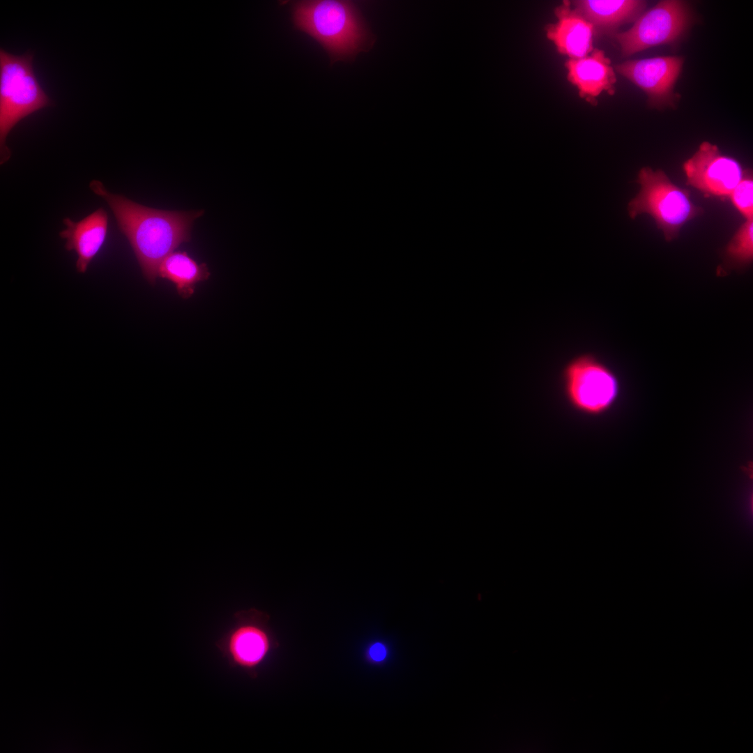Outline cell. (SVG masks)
Listing matches in <instances>:
<instances>
[{
	"instance_id": "cell-8",
	"label": "cell",
	"mask_w": 753,
	"mask_h": 753,
	"mask_svg": "<svg viewBox=\"0 0 753 753\" xmlns=\"http://www.w3.org/2000/svg\"><path fill=\"white\" fill-rule=\"evenodd\" d=\"M686 184L705 197H728L745 170L736 159L723 155L716 145L703 142L683 165Z\"/></svg>"
},
{
	"instance_id": "cell-10",
	"label": "cell",
	"mask_w": 753,
	"mask_h": 753,
	"mask_svg": "<svg viewBox=\"0 0 753 753\" xmlns=\"http://www.w3.org/2000/svg\"><path fill=\"white\" fill-rule=\"evenodd\" d=\"M557 22L545 27L547 37L557 51L570 59H578L593 50L594 26L574 8L571 1H563L554 10Z\"/></svg>"
},
{
	"instance_id": "cell-2",
	"label": "cell",
	"mask_w": 753,
	"mask_h": 753,
	"mask_svg": "<svg viewBox=\"0 0 753 753\" xmlns=\"http://www.w3.org/2000/svg\"><path fill=\"white\" fill-rule=\"evenodd\" d=\"M292 10L295 27L319 42L328 53L331 63L353 59L372 46V36L351 1H296Z\"/></svg>"
},
{
	"instance_id": "cell-3",
	"label": "cell",
	"mask_w": 753,
	"mask_h": 753,
	"mask_svg": "<svg viewBox=\"0 0 753 753\" xmlns=\"http://www.w3.org/2000/svg\"><path fill=\"white\" fill-rule=\"evenodd\" d=\"M33 54L15 55L0 50V149L1 164L10 157L6 139L24 118L52 105L40 86L33 68Z\"/></svg>"
},
{
	"instance_id": "cell-15",
	"label": "cell",
	"mask_w": 753,
	"mask_h": 753,
	"mask_svg": "<svg viewBox=\"0 0 753 753\" xmlns=\"http://www.w3.org/2000/svg\"><path fill=\"white\" fill-rule=\"evenodd\" d=\"M727 259L733 266L746 267L753 260V219L738 228L725 248Z\"/></svg>"
},
{
	"instance_id": "cell-5",
	"label": "cell",
	"mask_w": 753,
	"mask_h": 753,
	"mask_svg": "<svg viewBox=\"0 0 753 753\" xmlns=\"http://www.w3.org/2000/svg\"><path fill=\"white\" fill-rule=\"evenodd\" d=\"M561 383L570 406L588 417H600L610 411L621 393L614 372L590 353L577 355L565 363Z\"/></svg>"
},
{
	"instance_id": "cell-13",
	"label": "cell",
	"mask_w": 753,
	"mask_h": 753,
	"mask_svg": "<svg viewBox=\"0 0 753 753\" xmlns=\"http://www.w3.org/2000/svg\"><path fill=\"white\" fill-rule=\"evenodd\" d=\"M571 4L595 29L611 30L635 19L646 3L635 0H579Z\"/></svg>"
},
{
	"instance_id": "cell-6",
	"label": "cell",
	"mask_w": 753,
	"mask_h": 753,
	"mask_svg": "<svg viewBox=\"0 0 753 753\" xmlns=\"http://www.w3.org/2000/svg\"><path fill=\"white\" fill-rule=\"evenodd\" d=\"M268 621L266 613L254 608L235 614L232 626L217 642L232 666L254 671L265 661L276 645Z\"/></svg>"
},
{
	"instance_id": "cell-17",
	"label": "cell",
	"mask_w": 753,
	"mask_h": 753,
	"mask_svg": "<svg viewBox=\"0 0 753 753\" xmlns=\"http://www.w3.org/2000/svg\"><path fill=\"white\" fill-rule=\"evenodd\" d=\"M369 655L376 662L382 661L386 655V649L382 644L376 643L370 648Z\"/></svg>"
},
{
	"instance_id": "cell-1",
	"label": "cell",
	"mask_w": 753,
	"mask_h": 753,
	"mask_svg": "<svg viewBox=\"0 0 753 753\" xmlns=\"http://www.w3.org/2000/svg\"><path fill=\"white\" fill-rule=\"evenodd\" d=\"M89 187L112 211L118 226L128 238L143 275L154 284L162 261L190 239L194 221L204 211H167L149 208L109 192L98 180Z\"/></svg>"
},
{
	"instance_id": "cell-11",
	"label": "cell",
	"mask_w": 753,
	"mask_h": 753,
	"mask_svg": "<svg viewBox=\"0 0 753 753\" xmlns=\"http://www.w3.org/2000/svg\"><path fill=\"white\" fill-rule=\"evenodd\" d=\"M66 228L59 236L66 239V249L77 255V271L84 273L106 240L108 216L102 208L96 210L82 220L75 222L69 218L63 221Z\"/></svg>"
},
{
	"instance_id": "cell-9",
	"label": "cell",
	"mask_w": 753,
	"mask_h": 753,
	"mask_svg": "<svg viewBox=\"0 0 753 753\" xmlns=\"http://www.w3.org/2000/svg\"><path fill=\"white\" fill-rule=\"evenodd\" d=\"M682 65L681 58L659 56L627 61L616 66V70L644 90L651 105H661L671 100Z\"/></svg>"
},
{
	"instance_id": "cell-16",
	"label": "cell",
	"mask_w": 753,
	"mask_h": 753,
	"mask_svg": "<svg viewBox=\"0 0 753 753\" xmlns=\"http://www.w3.org/2000/svg\"><path fill=\"white\" fill-rule=\"evenodd\" d=\"M733 205L746 219H753V177L750 169L744 174L729 196Z\"/></svg>"
},
{
	"instance_id": "cell-14",
	"label": "cell",
	"mask_w": 753,
	"mask_h": 753,
	"mask_svg": "<svg viewBox=\"0 0 753 753\" xmlns=\"http://www.w3.org/2000/svg\"><path fill=\"white\" fill-rule=\"evenodd\" d=\"M158 276L172 282L178 294L188 298L197 283L207 280L210 273L206 264H199L185 252L174 251L160 263Z\"/></svg>"
},
{
	"instance_id": "cell-7",
	"label": "cell",
	"mask_w": 753,
	"mask_h": 753,
	"mask_svg": "<svg viewBox=\"0 0 753 753\" xmlns=\"http://www.w3.org/2000/svg\"><path fill=\"white\" fill-rule=\"evenodd\" d=\"M688 22L679 1H662L641 15L628 31L615 35L622 54L628 56L653 46L675 41Z\"/></svg>"
},
{
	"instance_id": "cell-4",
	"label": "cell",
	"mask_w": 753,
	"mask_h": 753,
	"mask_svg": "<svg viewBox=\"0 0 753 753\" xmlns=\"http://www.w3.org/2000/svg\"><path fill=\"white\" fill-rule=\"evenodd\" d=\"M637 182L641 188L628 204L630 217L649 214L667 241L677 238L686 222L703 213L691 201L690 191L674 184L662 170L643 167Z\"/></svg>"
},
{
	"instance_id": "cell-12",
	"label": "cell",
	"mask_w": 753,
	"mask_h": 753,
	"mask_svg": "<svg viewBox=\"0 0 753 753\" xmlns=\"http://www.w3.org/2000/svg\"><path fill=\"white\" fill-rule=\"evenodd\" d=\"M565 66L568 80L577 86L580 98L591 104H595V98L602 91L614 93L616 75L604 51L595 48L584 57L569 59Z\"/></svg>"
}]
</instances>
